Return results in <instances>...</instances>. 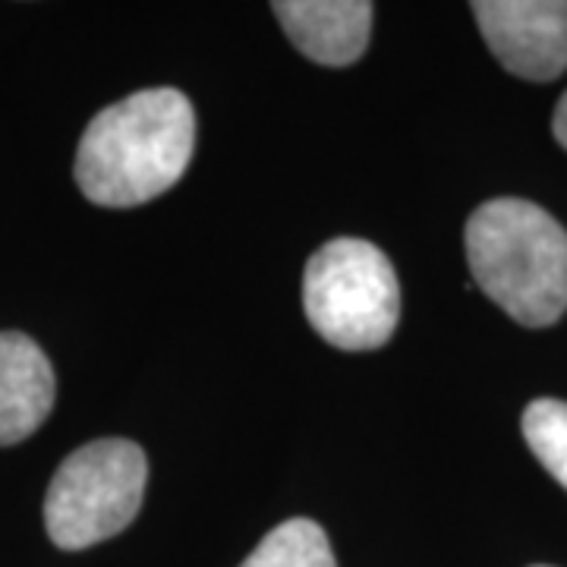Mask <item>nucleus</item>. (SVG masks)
I'll return each mask as SVG.
<instances>
[{"mask_svg":"<svg viewBox=\"0 0 567 567\" xmlns=\"http://www.w3.org/2000/svg\"><path fill=\"white\" fill-rule=\"evenodd\" d=\"M271 13L309 61L350 66L363 58L375 10L365 0H278Z\"/></svg>","mask_w":567,"mask_h":567,"instance_id":"nucleus-6","label":"nucleus"},{"mask_svg":"<svg viewBox=\"0 0 567 567\" xmlns=\"http://www.w3.org/2000/svg\"><path fill=\"white\" fill-rule=\"evenodd\" d=\"M536 567H546V565H536Z\"/></svg>","mask_w":567,"mask_h":567,"instance_id":"nucleus-11","label":"nucleus"},{"mask_svg":"<svg viewBox=\"0 0 567 567\" xmlns=\"http://www.w3.org/2000/svg\"><path fill=\"white\" fill-rule=\"evenodd\" d=\"M303 306L309 324L331 347L375 350L401 322V284L379 246L338 237L306 262Z\"/></svg>","mask_w":567,"mask_h":567,"instance_id":"nucleus-3","label":"nucleus"},{"mask_svg":"<svg viewBox=\"0 0 567 567\" xmlns=\"http://www.w3.org/2000/svg\"><path fill=\"white\" fill-rule=\"evenodd\" d=\"M551 133H555V140L561 148H567V92L561 95V102L555 107V114H551Z\"/></svg>","mask_w":567,"mask_h":567,"instance_id":"nucleus-10","label":"nucleus"},{"mask_svg":"<svg viewBox=\"0 0 567 567\" xmlns=\"http://www.w3.org/2000/svg\"><path fill=\"white\" fill-rule=\"evenodd\" d=\"M240 567H338L324 529L306 517L275 527Z\"/></svg>","mask_w":567,"mask_h":567,"instance_id":"nucleus-8","label":"nucleus"},{"mask_svg":"<svg viewBox=\"0 0 567 567\" xmlns=\"http://www.w3.org/2000/svg\"><path fill=\"white\" fill-rule=\"evenodd\" d=\"M148 483L145 451L130 439H99L76 447L44 495V529L63 551H82L136 520Z\"/></svg>","mask_w":567,"mask_h":567,"instance_id":"nucleus-4","label":"nucleus"},{"mask_svg":"<svg viewBox=\"0 0 567 567\" xmlns=\"http://www.w3.org/2000/svg\"><path fill=\"white\" fill-rule=\"evenodd\" d=\"M54 369L29 334L0 331V447L25 442L54 410Z\"/></svg>","mask_w":567,"mask_h":567,"instance_id":"nucleus-7","label":"nucleus"},{"mask_svg":"<svg viewBox=\"0 0 567 567\" xmlns=\"http://www.w3.org/2000/svg\"><path fill=\"white\" fill-rule=\"evenodd\" d=\"M196 148V111L177 89H142L99 111L82 133L73 174L104 208L152 203L181 181Z\"/></svg>","mask_w":567,"mask_h":567,"instance_id":"nucleus-1","label":"nucleus"},{"mask_svg":"<svg viewBox=\"0 0 567 567\" xmlns=\"http://www.w3.org/2000/svg\"><path fill=\"white\" fill-rule=\"evenodd\" d=\"M476 287L514 322L555 324L567 312V230L527 199H488L466 221Z\"/></svg>","mask_w":567,"mask_h":567,"instance_id":"nucleus-2","label":"nucleus"},{"mask_svg":"<svg viewBox=\"0 0 567 567\" xmlns=\"http://www.w3.org/2000/svg\"><path fill=\"white\" fill-rule=\"evenodd\" d=\"M473 17L507 73L551 82L567 70V0H480Z\"/></svg>","mask_w":567,"mask_h":567,"instance_id":"nucleus-5","label":"nucleus"},{"mask_svg":"<svg viewBox=\"0 0 567 567\" xmlns=\"http://www.w3.org/2000/svg\"><path fill=\"white\" fill-rule=\"evenodd\" d=\"M524 439L536 461L567 488V404L539 398L524 410Z\"/></svg>","mask_w":567,"mask_h":567,"instance_id":"nucleus-9","label":"nucleus"}]
</instances>
